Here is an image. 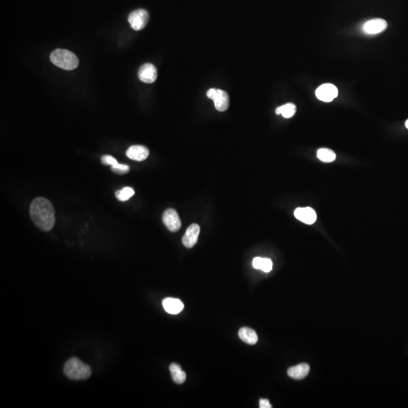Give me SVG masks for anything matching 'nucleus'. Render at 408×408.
<instances>
[{
  "label": "nucleus",
  "mask_w": 408,
  "mask_h": 408,
  "mask_svg": "<svg viewBox=\"0 0 408 408\" xmlns=\"http://www.w3.org/2000/svg\"><path fill=\"white\" fill-rule=\"evenodd\" d=\"M31 220L38 228L49 231L55 223V210L49 200L44 197L34 199L30 207Z\"/></svg>",
  "instance_id": "1"
},
{
  "label": "nucleus",
  "mask_w": 408,
  "mask_h": 408,
  "mask_svg": "<svg viewBox=\"0 0 408 408\" xmlns=\"http://www.w3.org/2000/svg\"><path fill=\"white\" fill-rule=\"evenodd\" d=\"M130 168L128 165L121 164V163H116L111 166V171L118 175L126 174L129 173Z\"/></svg>",
  "instance_id": "21"
},
{
  "label": "nucleus",
  "mask_w": 408,
  "mask_h": 408,
  "mask_svg": "<svg viewBox=\"0 0 408 408\" xmlns=\"http://www.w3.org/2000/svg\"><path fill=\"white\" fill-rule=\"evenodd\" d=\"M135 191L132 187H125L115 193L116 199L119 201H126L134 195Z\"/></svg>",
  "instance_id": "20"
},
{
  "label": "nucleus",
  "mask_w": 408,
  "mask_h": 408,
  "mask_svg": "<svg viewBox=\"0 0 408 408\" xmlns=\"http://www.w3.org/2000/svg\"><path fill=\"white\" fill-rule=\"evenodd\" d=\"M339 91L334 84H323L317 89L315 92L316 97L319 100L325 102H331L337 97Z\"/></svg>",
  "instance_id": "6"
},
{
  "label": "nucleus",
  "mask_w": 408,
  "mask_h": 408,
  "mask_svg": "<svg viewBox=\"0 0 408 408\" xmlns=\"http://www.w3.org/2000/svg\"><path fill=\"white\" fill-rule=\"evenodd\" d=\"M126 156L131 160L143 161L148 157L149 150L145 146H131L126 151Z\"/></svg>",
  "instance_id": "12"
},
{
  "label": "nucleus",
  "mask_w": 408,
  "mask_h": 408,
  "mask_svg": "<svg viewBox=\"0 0 408 408\" xmlns=\"http://www.w3.org/2000/svg\"><path fill=\"white\" fill-rule=\"evenodd\" d=\"M102 163L107 166H113L117 163V160L111 155H103L102 157Z\"/></svg>",
  "instance_id": "22"
},
{
  "label": "nucleus",
  "mask_w": 408,
  "mask_h": 408,
  "mask_svg": "<svg viewBox=\"0 0 408 408\" xmlns=\"http://www.w3.org/2000/svg\"><path fill=\"white\" fill-rule=\"evenodd\" d=\"M238 335L241 340L249 345H255L258 342V335L254 330L249 328H242L238 332Z\"/></svg>",
  "instance_id": "15"
},
{
  "label": "nucleus",
  "mask_w": 408,
  "mask_h": 408,
  "mask_svg": "<svg viewBox=\"0 0 408 408\" xmlns=\"http://www.w3.org/2000/svg\"><path fill=\"white\" fill-rule=\"evenodd\" d=\"M200 226L197 224H192L189 226L184 237L183 238V244L187 248H192L198 240L199 234H200Z\"/></svg>",
  "instance_id": "10"
},
{
  "label": "nucleus",
  "mask_w": 408,
  "mask_h": 408,
  "mask_svg": "<svg viewBox=\"0 0 408 408\" xmlns=\"http://www.w3.org/2000/svg\"><path fill=\"white\" fill-rule=\"evenodd\" d=\"M51 62L58 68L66 71L76 69L79 65V59L74 53L66 49H56L50 55Z\"/></svg>",
  "instance_id": "3"
},
{
  "label": "nucleus",
  "mask_w": 408,
  "mask_h": 408,
  "mask_svg": "<svg viewBox=\"0 0 408 408\" xmlns=\"http://www.w3.org/2000/svg\"><path fill=\"white\" fill-rule=\"evenodd\" d=\"M317 157L320 160L326 163H331L335 160V153L328 148H321L317 152Z\"/></svg>",
  "instance_id": "19"
},
{
  "label": "nucleus",
  "mask_w": 408,
  "mask_h": 408,
  "mask_svg": "<svg viewBox=\"0 0 408 408\" xmlns=\"http://www.w3.org/2000/svg\"><path fill=\"white\" fill-rule=\"evenodd\" d=\"M310 371L309 365L307 364H300L297 366L292 367L287 371V374L293 379L300 380L308 376Z\"/></svg>",
  "instance_id": "14"
},
{
  "label": "nucleus",
  "mask_w": 408,
  "mask_h": 408,
  "mask_svg": "<svg viewBox=\"0 0 408 408\" xmlns=\"http://www.w3.org/2000/svg\"><path fill=\"white\" fill-rule=\"evenodd\" d=\"M297 111V107L294 104L288 103L286 105H282V106L278 107V109H276V114H281L284 118H291Z\"/></svg>",
  "instance_id": "18"
},
{
  "label": "nucleus",
  "mask_w": 408,
  "mask_h": 408,
  "mask_svg": "<svg viewBox=\"0 0 408 408\" xmlns=\"http://www.w3.org/2000/svg\"><path fill=\"white\" fill-rule=\"evenodd\" d=\"M388 24L386 21L382 18H375V19L370 20L367 21L364 25V32L368 35H375V34H380L386 31L387 28Z\"/></svg>",
  "instance_id": "8"
},
{
  "label": "nucleus",
  "mask_w": 408,
  "mask_h": 408,
  "mask_svg": "<svg viewBox=\"0 0 408 408\" xmlns=\"http://www.w3.org/2000/svg\"><path fill=\"white\" fill-rule=\"evenodd\" d=\"M162 304L165 311L171 315H177L184 308V304L179 298H166L163 300Z\"/></svg>",
  "instance_id": "13"
},
{
  "label": "nucleus",
  "mask_w": 408,
  "mask_h": 408,
  "mask_svg": "<svg viewBox=\"0 0 408 408\" xmlns=\"http://www.w3.org/2000/svg\"><path fill=\"white\" fill-rule=\"evenodd\" d=\"M138 76L142 82L153 83L157 78V68L152 64H145L139 68Z\"/></svg>",
  "instance_id": "9"
},
{
  "label": "nucleus",
  "mask_w": 408,
  "mask_h": 408,
  "mask_svg": "<svg viewBox=\"0 0 408 408\" xmlns=\"http://www.w3.org/2000/svg\"><path fill=\"white\" fill-rule=\"evenodd\" d=\"M253 266L256 269H260L264 272L268 273L272 270V261L269 259L257 257L253 260Z\"/></svg>",
  "instance_id": "16"
},
{
  "label": "nucleus",
  "mask_w": 408,
  "mask_h": 408,
  "mask_svg": "<svg viewBox=\"0 0 408 408\" xmlns=\"http://www.w3.org/2000/svg\"><path fill=\"white\" fill-rule=\"evenodd\" d=\"M129 25L135 31H142L146 28L149 21V14L146 10L137 9L129 14Z\"/></svg>",
  "instance_id": "5"
},
{
  "label": "nucleus",
  "mask_w": 408,
  "mask_h": 408,
  "mask_svg": "<svg viewBox=\"0 0 408 408\" xmlns=\"http://www.w3.org/2000/svg\"><path fill=\"white\" fill-rule=\"evenodd\" d=\"M64 372L67 377L73 380L87 379L92 374L90 367L76 358L68 360L64 367Z\"/></svg>",
  "instance_id": "2"
},
{
  "label": "nucleus",
  "mask_w": 408,
  "mask_h": 408,
  "mask_svg": "<svg viewBox=\"0 0 408 408\" xmlns=\"http://www.w3.org/2000/svg\"><path fill=\"white\" fill-rule=\"evenodd\" d=\"M172 379L176 383L183 384L186 379V373L177 364L173 363L170 366Z\"/></svg>",
  "instance_id": "17"
},
{
  "label": "nucleus",
  "mask_w": 408,
  "mask_h": 408,
  "mask_svg": "<svg viewBox=\"0 0 408 408\" xmlns=\"http://www.w3.org/2000/svg\"><path fill=\"white\" fill-rule=\"evenodd\" d=\"M294 216L297 220L307 224H314L317 220L316 213L310 207L297 208L294 212Z\"/></svg>",
  "instance_id": "11"
},
{
  "label": "nucleus",
  "mask_w": 408,
  "mask_h": 408,
  "mask_svg": "<svg viewBox=\"0 0 408 408\" xmlns=\"http://www.w3.org/2000/svg\"><path fill=\"white\" fill-rule=\"evenodd\" d=\"M207 97L214 102L215 108L219 111H225L229 106V97L227 92L222 89H210L207 91Z\"/></svg>",
  "instance_id": "4"
},
{
  "label": "nucleus",
  "mask_w": 408,
  "mask_h": 408,
  "mask_svg": "<svg viewBox=\"0 0 408 408\" xmlns=\"http://www.w3.org/2000/svg\"><path fill=\"white\" fill-rule=\"evenodd\" d=\"M260 408H271V404L268 399H260Z\"/></svg>",
  "instance_id": "23"
},
{
  "label": "nucleus",
  "mask_w": 408,
  "mask_h": 408,
  "mask_svg": "<svg viewBox=\"0 0 408 408\" xmlns=\"http://www.w3.org/2000/svg\"><path fill=\"white\" fill-rule=\"evenodd\" d=\"M405 126H406L407 129H408V119L407 120L406 123H405Z\"/></svg>",
  "instance_id": "24"
},
{
  "label": "nucleus",
  "mask_w": 408,
  "mask_h": 408,
  "mask_svg": "<svg viewBox=\"0 0 408 408\" xmlns=\"http://www.w3.org/2000/svg\"><path fill=\"white\" fill-rule=\"evenodd\" d=\"M163 222L165 226L172 232H176L181 228V220L177 212L173 209H168L164 212Z\"/></svg>",
  "instance_id": "7"
}]
</instances>
